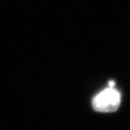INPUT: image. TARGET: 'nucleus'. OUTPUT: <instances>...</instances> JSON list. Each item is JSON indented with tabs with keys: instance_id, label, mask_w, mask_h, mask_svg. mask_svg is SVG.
<instances>
[{
	"instance_id": "1",
	"label": "nucleus",
	"mask_w": 130,
	"mask_h": 130,
	"mask_svg": "<svg viewBox=\"0 0 130 130\" xmlns=\"http://www.w3.org/2000/svg\"><path fill=\"white\" fill-rule=\"evenodd\" d=\"M92 107L102 113L114 112L121 104V93L115 87H108L92 98Z\"/></svg>"
},
{
	"instance_id": "2",
	"label": "nucleus",
	"mask_w": 130,
	"mask_h": 130,
	"mask_svg": "<svg viewBox=\"0 0 130 130\" xmlns=\"http://www.w3.org/2000/svg\"><path fill=\"white\" fill-rule=\"evenodd\" d=\"M108 86H109V87H115V81H113V80H110L109 82H108Z\"/></svg>"
}]
</instances>
